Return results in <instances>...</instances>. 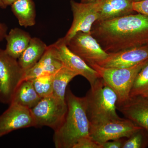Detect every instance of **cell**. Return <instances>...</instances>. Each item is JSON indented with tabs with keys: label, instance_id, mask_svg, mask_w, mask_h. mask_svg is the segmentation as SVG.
<instances>
[{
	"label": "cell",
	"instance_id": "obj_1",
	"mask_svg": "<svg viewBox=\"0 0 148 148\" xmlns=\"http://www.w3.org/2000/svg\"><path fill=\"white\" fill-rule=\"evenodd\" d=\"M91 35L107 53L148 44V16L141 14L96 21Z\"/></svg>",
	"mask_w": 148,
	"mask_h": 148
},
{
	"label": "cell",
	"instance_id": "obj_2",
	"mask_svg": "<svg viewBox=\"0 0 148 148\" xmlns=\"http://www.w3.org/2000/svg\"><path fill=\"white\" fill-rule=\"evenodd\" d=\"M66 101V116L60 126L54 130L53 141L56 148H73L80 139L90 135L85 97H77L67 88Z\"/></svg>",
	"mask_w": 148,
	"mask_h": 148
},
{
	"label": "cell",
	"instance_id": "obj_3",
	"mask_svg": "<svg viewBox=\"0 0 148 148\" xmlns=\"http://www.w3.org/2000/svg\"><path fill=\"white\" fill-rule=\"evenodd\" d=\"M86 113L90 125L120 118L116 112L117 96L101 77L86 95Z\"/></svg>",
	"mask_w": 148,
	"mask_h": 148
},
{
	"label": "cell",
	"instance_id": "obj_4",
	"mask_svg": "<svg viewBox=\"0 0 148 148\" xmlns=\"http://www.w3.org/2000/svg\"><path fill=\"white\" fill-rule=\"evenodd\" d=\"M148 62V59L135 66L124 68H105L96 64L89 66L98 72L105 82L116 93V104L127 101L137 74Z\"/></svg>",
	"mask_w": 148,
	"mask_h": 148
},
{
	"label": "cell",
	"instance_id": "obj_5",
	"mask_svg": "<svg viewBox=\"0 0 148 148\" xmlns=\"http://www.w3.org/2000/svg\"><path fill=\"white\" fill-rule=\"evenodd\" d=\"M25 73L18 60L0 48V102L10 104L15 90L23 81Z\"/></svg>",
	"mask_w": 148,
	"mask_h": 148
},
{
	"label": "cell",
	"instance_id": "obj_6",
	"mask_svg": "<svg viewBox=\"0 0 148 148\" xmlns=\"http://www.w3.org/2000/svg\"><path fill=\"white\" fill-rule=\"evenodd\" d=\"M36 127L47 126L55 130L64 120L67 111L66 101L53 95L45 97L31 109Z\"/></svg>",
	"mask_w": 148,
	"mask_h": 148
},
{
	"label": "cell",
	"instance_id": "obj_7",
	"mask_svg": "<svg viewBox=\"0 0 148 148\" xmlns=\"http://www.w3.org/2000/svg\"><path fill=\"white\" fill-rule=\"evenodd\" d=\"M73 14V22L66 36L58 40L67 45L70 40L79 32L91 33L92 25L98 20L99 16V2H77L71 1Z\"/></svg>",
	"mask_w": 148,
	"mask_h": 148
},
{
	"label": "cell",
	"instance_id": "obj_8",
	"mask_svg": "<svg viewBox=\"0 0 148 148\" xmlns=\"http://www.w3.org/2000/svg\"><path fill=\"white\" fill-rule=\"evenodd\" d=\"M142 128L127 119L120 118L90 124L89 133L93 140L101 145L110 140L129 138Z\"/></svg>",
	"mask_w": 148,
	"mask_h": 148
},
{
	"label": "cell",
	"instance_id": "obj_9",
	"mask_svg": "<svg viewBox=\"0 0 148 148\" xmlns=\"http://www.w3.org/2000/svg\"><path fill=\"white\" fill-rule=\"evenodd\" d=\"M67 46L88 65L97 64L108 55L91 33L78 32L70 40Z\"/></svg>",
	"mask_w": 148,
	"mask_h": 148
},
{
	"label": "cell",
	"instance_id": "obj_10",
	"mask_svg": "<svg viewBox=\"0 0 148 148\" xmlns=\"http://www.w3.org/2000/svg\"><path fill=\"white\" fill-rule=\"evenodd\" d=\"M0 115V137L22 128L36 127L31 109L11 103Z\"/></svg>",
	"mask_w": 148,
	"mask_h": 148
},
{
	"label": "cell",
	"instance_id": "obj_11",
	"mask_svg": "<svg viewBox=\"0 0 148 148\" xmlns=\"http://www.w3.org/2000/svg\"><path fill=\"white\" fill-rule=\"evenodd\" d=\"M58 51L59 58L64 66L78 75L84 77L93 85L101 77L98 72L90 67L83 60L72 52L65 44L58 41L53 43Z\"/></svg>",
	"mask_w": 148,
	"mask_h": 148
},
{
	"label": "cell",
	"instance_id": "obj_12",
	"mask_svg": "<svg viewBox=\"0 0 148 148\" xmlns=\"http://www.w3.org/2000/svg\"><path fill=\"white\" fill-rule=\"evenodd\" d=\"M148 59V44L109 53L107 58L96 64L105 68H128Z\"/></svg>",
	"mask_w": 148,
	"mask_h": 148
},
{
	"label": "cell",
	"instance_id": "obj_13",
	"mask_svg": "<svg viewBox=\"0 0 148 148\" xmlns=\"http://www.w3.org/2000/svg\"><path fill=\"white\" fill-rule=\"evenodd\" d=\"M116 109L126 119L142 127L148 140V98L141 95L130 97L125 102L116 104Z\"/></svg>",
	"mask_w": 148,
	"mask_h": 148
},
{
	"label": "cell",
	"instance_id": "obj_14",
	"mask_svg": "<svg viewBox=\"0 0 148 148\" xmlns=\"http://www.w3.org/2000/svg\"><path fill=\"white\" fill-rule=\"evenodd\" d=\"M63 66L57 49L52 44L48 46L39 61L25 72L23 80L32 79L40 76L54 75Z\"/></svg>",
	"mask_w": 148,
	"mask_h": 148
},
{
	"label": "cell",
	"instance_id": "obj_15",
	"mask_svg": "<svg viewBox=\"0 0 148 148\" xmlns=\"http://www.w3.org/2000/svg\"><path fill=\"white\" fill-rule=\"evenodd\" d=\"M132 0H103L100 2L96 21H103L135 13Z\"/></svg>",
	"mask_w": 148,
	"mask_h": 148
},
{
	"label": "cell",
	"instance_id": "obj_16",
	"mask_svg": "<svg viewBox=\"0 0 148 148\" xmlns=\"http://www.w3.org/2000/svg\"><path fill=\"white\" fill-rule=\"evenodd\" d=\"M32 38L29 33L21 29H12L5 38L7 41L5 49L6 53L18 60L29 45Z\"/></svg>",
	"mask_w": 148,
	"mask_h": 148
},
{
	"label": "cell",
	"instance_id": "obj_17",
	"mask_svg": "<svg viewBox=\"0 0 148 148\" xmlns=\"http://www.w3.org/2000/svg\"><path fill=\"white\" fill-rule=\"evenodd\" d=\"M47 47L45 43L39 38H32L29 45L18 59L19 65L25 72L39 61Z\"/></svg>",
	"mask_w": 148,
	"mask_h": 148
},
{
	"label": "cell",
	"instance_id": "obj_18",
	"mask_svg": "<svg viewBox=\"0 0 148 148\" xmlns=\"http://www.w3.org/2000/svg\"><path fill=\"white\" fill-rule=\"evenodd\" d=\"M32 80H23L16 88L11 103H15L32 109L40 101Z\"/></svg>",
	"mask_w": 148,
	"mask_h": 148
},
{
	"label": "cell",
	"instance_id": "obj_19",
	"mask_svg": "<svg viewBox=\"0 0 148 148\" xmlns=\"http://www.w3.org/2000/svg\"><path fill=\"white\" fill-rule=\"evenodd\" d=\"M11 8L20 26L27 28L35 25L36 7L33 0H17Z\"/></svg>",
	"mask_w": 148,
	"mask_h": 148
},
{
	"label": "cell",
	"instance_id": "obj_20",
	"mask_svg": "<svg viewBox=\"0 0 148 148\" xmlns=\"http://www.w3.org/2000/svg\"><path fill=\"white\" fill-rule=\"evenodd\" d=\"M77 75H78L75 72L63 66L53 75V96L63 101H66L68 85L75 77Z\"/></svg>",
	"mask_w": 148,
	"mask_h": 148
},
{
	"label": "cell",
	"instance_id": "obj_21",
	"mask_svg": "<svg viewBox=\"0 0 148 148\" xmlns=\"http://www.w3.org/2000/svg\"><path fill=\"white\" fill-rule=\"evenodd\" d=\"M53 75H45L31 79L38 94L42 98L53 95Z\"/></svg>",
	"mask_w": 148,
	"mask_h": 148
},
{
	"label": "cell",
	"instance_id": "obj_22",
	"mask_svg": "<svg viewBox=\"0 0 148 148\" xmlns=\"http://www.w3.org/2000/svg\"><path fill=\"white\" fill-rule=\"evenodd\" d=\"M148 90V62L137 74L130 97L142 95Z\"/></svg>",
	"mask_w": 148,
	"mask_h": 148
},
{
	"label": "cell",
	"instance_id": "obj_23",
	"mask_svg": "<svg viewBox=\"0 0 148 148\" xmlns=\"http://www.w3.org/2000/svg\"><path fill=\"white\" fill-rule=\"evenodd\" d=\"M148 144L147 136L143 128L132 134L123 142L122 148H142Z\"/></svg>",
	"mask_w": 148,
	"mask_h": 148
},
{
	"label": "cell",
	"instance_id": "obj_24",
	"mask_svg": "<svg viewBox=\"0 0 148 148\" xmlns=\"http://www.w3.org/2000/svg\"><path fill=\"white\" fill-rule=\"evenodd\" d=\"M73 148H102L101 144L95 141L89 135L80 139Z\"/></svg>",
	"mask_w": 148,
	"mask_h": 148
},
{
	"label": "cell",
	"instance_id": "obj_25",
	"mask_svg": "<svg viewBox=\"0 0 148 148\" xmlns=\"http://www.w3.org/2000/svg\"><path fill=\"white\" fill-rule=\"evenodd\" d=\"M132 8L137 13L148 16V0L132 3Z\"/></svg>",
	"mask_w": 148,
	"mask_h": 148
},
{
	"label": "cell",
	"instance_id": "obj_26",
	"mask_svg": "<svg viewBox=\"0 0 148 148\" xmlns=\"http://www.w3.org/2000/svg\"><path fill=\"white\" fill-rule=\"evenodd\" d=\"M123 142L121 139L112 140V142H105L101 144L102 148H121Z\"/></svg>",
	"mask_w": 148,
	"mask_h": 148
},
{
	"label": "cell",
	"instance_id": "obj_27",
	"mask_svg": "<svg viewBox=\"0 0 148 148\" xmlns=\"http://www.w3.org/2000/svg\"><path fill=\"white\" fill-rule=\"evenodd\" d=\"M8 28L5 24L0 22V42L5 38L7 34Z\"/></svg>",
	"mask_w": 148,
	"mask_h": 148
},
{
	"label": "cell",
	"instance_id": "obj_28",
	"mask_svg": "<svg viewBox=\"0 0 148 148\" xmlns=\"http://www.w3.org/2000/svg\"><path fill=\"white\" fill-rule=\"evenodd\" d=\"M17 1V0H1L2 2L6 7L8 5H11Z\"/></svg>",
	"mask_w": 148,
	"mask_h": 148
},
{
	"label": "cell",
	"instance_id": "obj_29",
	"mask_svg": "<svg viewBox=\"0 0 148 148\" xmlns=\"http://www.w3.org/2000/svg\"><path fill=\"white\" fill-rule=\"evenodd\" d=\"M103 0H81V2L82 3L99 2Z\"/></svg>",
	"mask_w": 148,
	"mask_h": 148
},
{
	"label": "cell",
	"instance_id": "obj_30",
	"mask_svg": "<svg viewBox=\"0 0 148 148\" xmlns=\"http://www.w3.org/2000/svg\"><path fill=\"white\" fill-rule=\"evenodd\" d=\"M6 7L3 4L1 0H0V9L1 8H5Z\"/></svg>",
	"mask_w": 148,
	"mask_h": 148
},
{
	"label": "cell",
	"instance_id": "obj_31",
	"mask_svg": "<svg viewBox=\"0 0 148 148\" xmlns=\"http://www.w3.org/2000/svg\"><path fill=\"white\" fill-rule=\"evenodd\" d=\"M141 96H144V97L148 98V90L147 91V92H145V93L141 95Z\"/></svg>",
	"mask_w": 148,
	"mask_h": 148
},
{
	"label": "cell",
	"instance_id": "obj_32",
	"mask_svg": "<svg viewBox=\"0 0 148 148\" xmlns=\"http://www.w3.org/2000/svg\"><path fill=\"white\" fill-rule=\"evenodd\" d=\"M133 2H136L140 1H143V0H132Z\"/></svg>",
	"mask_w": 148,
	"mask_h": 148
}]
</instances>
